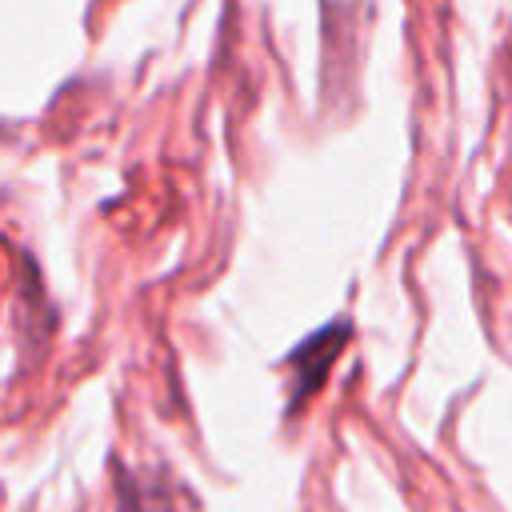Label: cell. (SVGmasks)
Masks as SVG:
<instances>
[{
    "label": "cell",
    "mask_w": 512,
    "mask_h": 512,
    "mask_svg": "<svg viewBox=\"0 0 512 512\" xmlns=\"http://www.w3.org/2000/svg\"><path fill=\"white\" fill-rule=\"evenodd\" d=\"M348 324L344 320H336V324H328V328H320V332H312L296 352H292V404L300 408L320 384H324V376H328V368H332V360L340 356V348L348 344Z\"/></svg>",
    "instance_id": "cell-1"
}]
</instances>
